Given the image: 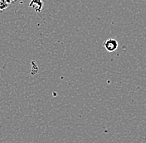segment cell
I'll return each mask as SVG.
<instances>
[{
	"label": "cell",
	"instance_id": "obj_1",
	"mask_svg": "<svg viewBox=\"0 0 146 143\" xmlns=\"http://www.w3.org/2000/svg\"><path fill=\"white\" fill-rule=\"evenodd\" d=\"M118 46V42L115 39H113V38L107 39L104 43V47L108 52H114L115 51L117 50Z\"/></svg>",
	"mask_w": 146,
	"mask_h": 143
},
{
	"label": "cell",
	"instance_id": "obj_2",
	"mask_svg": "<svg viewBox=\"0 0 146 143\" xmlns=\"http://www.w3.org/2000/svg\"><path fill=\"white\" fill-rule=\"evenodd\" d=\"M29 7L34 9L36 13H41L43 8V3L42 0H31Z\"/></svg>",
	"mask_w": 146,
	"mask_h": 143
},
{
	"label": "cell",
	"instance_id": "obj_3",
	"mask_svg": "<svg viewBox=\"0 0 146 143\" xmlns=\"http://www.w3.org/2000/svg\"><path fill=\"white\" fill-rule=\"evenodd\" d=\"M9 3L5 0H0V11H3L8 9Z\"/></svg>",
	"mask_w": 146,
	"mask_h": 143
},
{
	"label": "cell",
	"instance_id": "obj_4",
	"mask_svg": "<svg viewBox=\"0 0 146 143\" xmlns=\"http://www.w3.org/2000/svg\"><path fill=\"white\" fill-rule=\"evenodd\" d=\"M9 4H11V3H14L17 0H5Z\"/></svg>",
	"mask_w": 146,
	"mask_h": 143
}]
</instances>
